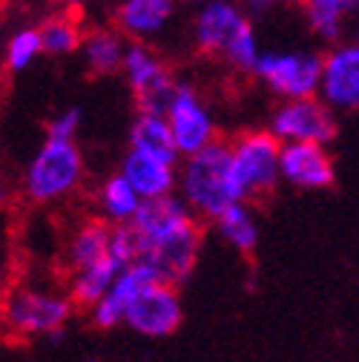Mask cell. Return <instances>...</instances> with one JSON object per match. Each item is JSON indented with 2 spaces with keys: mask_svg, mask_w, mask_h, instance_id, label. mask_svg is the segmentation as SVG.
<instances>
[{
  "mask_svg": "<svg viewBox=\"0 0 359 362\" xmlns=\"http://www.w3.org/2000/svg\"><path fill=\"white\" fill-rule=\"evenodd\" d=\"M6 202H9V187H6V181L0 178V207H4Z\"/></svg>",
  "mask_w": 359,
  "mask_h": 362,
  "instance_id": "cell-28",
  "label": "cell"
},
{
  "mask_svg": "<svg viewBox=\"0 0 359 362\" xmlns=\"http://www.w3.org/2000/svg\"><path fill=\"white\" fill-rule=\"evenodd\" d=\"M230 150L228 141H213L204 150L184 156V164L178 167L175 190L190 213L196 218H216L228 204H233V190H230Z\"/></svg>",
  "mask_w": 359,
  "mask_h": 362,
  "instance_id": "cell-2",
  "label": "cell"
},
{
  "mask_svg": "<svg viewBox=\"0 0 359 362\" xmlns=\"http://www.w3.org/2000/svg\"><path fill=\"white\" fill-rule=\"evenodd\" d=\"M40 35V52L49 55V58H69L78 52L81 47V35L83 26L78 23L75 15L64 12V15H52L37 26Z\"/></svg>",
  "mask_w": 359,
  "mask_h": 362,
  "instance_id": "cell-21",
  "label": "cell"
},
{
  "mask_svg": "<svg viewBox=\"0 0 359 362\" xmlns=\"http://www.w3.org/2000/svg\"><path fill=\"white\" fill-rule=\"evenodd\" d=\"M153 279H158L153 270L144 264V262H129L126 267H121L118 270V276L112 279V285L107 288V293L89 308V316H93V322L98 325V328H104V331H110V328H115V325H121L124 322V310H126V305L136 299V293L147 285V282H153Z\"/></svg>",
  "mask_w": 359,
  "mask_h": 362,
  "instance_id": "cell-15",
  "label": "cell"
},
{
  "mask_svg": "<svg viewBox=\"0 0 359 362\" xmlns=\"http://www.w3.org/2000/svg\"><path fill=\"white\" fill-rule=\"evenodd\" d=\"M83 178V156L75 139H49L37 147L23 173V193L35 204H55L72 196Z\"/></svg>",
  "mask_w": 359,
  "mask_h": 362,
  "instance_id": "cell-5",
  "label": "cell"
},
{
  "mask_svg": "<svg viewBox=\"0 0 359 362\" xmlns=\"http://www.w3.org/2000/svg\"><path fill=\"white\" fill-rule=\"evenodd\" d=\"M213 224H216L221 242L230 245L236 253H242V256L256 253V247H259V221H256L247 202L228 204L213 218Z\"/></svg>",
  "mask_w": 359,
  "mask_h": 362,
  "instance_id": "cell-19",
  "label": "cell"
},
{
  "mask_svg": "<svg viewBox=\"0 0 359 362\" xmlns=\"http://www.w3.org/2000/svg\"><path fill=\"white\" fill-rule=\"evenodd\" d=\"M61 4H64V6H69V9H75V6H83L86 0H61Z\"/></svg>",
  "mask_w": 359,
  "mask_h": 362,
  "instance_id": "cell-29",
  "label": "cell"
},
{
  "mask_svg": "<svg viewBox=\"0 0 359 362\" xmlns=\"http://www.w3.org/2000/svg\"><path fill=\"white\" fill-rule=\"evenodd\" d=\"M322 55L313 49H261L253 75L282 101L317 95Z\"/></svg>",
  "mask_w": 359,
  "mask_h": 362,
  "instance_id": "cell-6",
  "label": "cell"
},
{
  "mask_svg": "<svg viewBox=\"0 0 359 362\" xmlns=\"http://www.w3.org/2000/svg\"><path fill=\"white\" fill-rule=\"evenodd\" d=\"M110 228L112 224H107L104 218H93V221H83L81 228L72 233V239H69V267L72 270L93 264L107 253Z\"/></svg>",
  "mask_w": 359,
  "mask_h": 362,
  "instance_id": "cell-23",
  "label": "cell"
},
{
  "mask_svg": "<svg viewBox=\"0 0 359 362\" xmlns=\"http://www.w3.org/2000/svg\"><path fill=\"white\" fill-rule=\"evenodd\" d=\"M317 98L334 112H353L359 107V43H331V49L322 55Z\"/></svg>",
  "mask_w": 359,
  "mask_h": 362,
  "instance_id": "cell-11",
  "label": "cell"
},
{
  "mask_svg": "<svg viewBox=\"0 0 359 362\" xmlns=\"http://www.w3.org/2000/svg\"><path fill=\"white\" fill-rule=\"evenodd\" d=\"M124 49H126V37L115 26L83 29L81 47H78L86 72L89 75H98V78H110V75H118L121 72Z\"/></svg>",
  "mask_w": 359,
  "mask_h": 362,
  "instance_id": "cell-17",
  "label": "cell"
},
{
  "mask_svg": "<svg viewBox=\"0 0 359 362\" xmlns=\"http://www.w3.org/2000/svg\"><path fill=\"white\" fill-rule=\"evenodd\" d=\"M139 204H141V196L132 190V185L121 173L110 175L98 190V207H101V218L107 224H129Z\"/></svg>",
  "mask_w": 359,
  "mask_h": 362,
  "instance_id": "cell-22",
  "label": "cell"
},
{
  "mask_svg": "<svg viewBox=\"0 0 359 362\" xmlns=\"http://www.w3.org/2000/svg\"><path fill=\"white\" fill-rule=\"evenodd\" d=\"M75 305L66 293L49 288H18L0 296V325L6 334L29 337H52L58 339L69 322Z\"/></svg>",
  "mask_w": 359,
  "mask_h": 362,
  "instance_id": "cell-4",
  "label": "cell"
},
{
  "mask_svg": "<svg viewBox=\"0 0 359 362\" xmlns=\"http://www.w3.org/2000/svg\"><path fill=\"white\" fill-rule=\"evenodd\" d=\"M78 132H81V110L78 107L61 110L47 124V135H49V139H75Z\"/></svg>",
  "mask_w": 359,
  "mask_h": 362,
  "instance_id": "cell-26",
  "label": "cell"
},
{
  "mask_svg": "<svg viewBox=\"0 0 359 362\" xmlns=\"http://www.w3.org/2000/svg\"><path fill=\"white\" fill-rule=\"evenodd\" d=\"M129 228L139 245L136 259L161 282L182 285L190 279L201 250V224L175 193L141 199Z\"/></svg>",
  "mask_w": 359,
  "mask_h": 362,
  "instance_id": "cell-1",
  "label": "cell"
},
{
  "mask_svg": "<svg viewBox=\"0 0 359 362\" xmlns=\"http://www.w3.org/2000/svg\"><path fill=\"white\" fill-rule=\"evenodd\" d=\"M175 0H121L115 6V29L126 40H155L175 21Z\"/></svg>",
  "mask_w": 359,
  "mask_h": 362,
  "instance_id": "cell-14",
  "label": "cell"
},
{
  "mask_svg": "<svg viewBox=\"0 0 359 362\" xmlns=\"http://www.w3.org/2000/svg\"><path fill=\"white\" fill-rule=\"evenodd\" d=\"M40 35L35 26H26V29H18L9 40H6V66L12 72H23L29 69L37 58H40Z\"/></svg>",
  "mask_w": 359,
  "mask_h": 362,
  "instance_id": "cell-25",
  "label": "cell"
},
{
  "mask_svg": "<svg viewBox=\"0 0 359 362\" xmlns=\"http://www.w3.org/2000/svg\"><path fill=\"white\" fill-rule=\"evenodd\" d=\"M279 147L271 129H250L228 144L230 190L236 202H259L279 187Z\"/></svg>",
  "mask_w": 359,
  "mask_h": 362,
  "instance_id": "cell-3",
  "label": "cell"
},
{
  "mask_svg": "<svg viewBox=\"0 0 359 362\" xmlns=\"http://www.w3.org/2000/svg\"><path fill=\"white\" fill-rule=\"evenodd\" d=\"M141 199H158V196H170L175 193V178H178V164L155 158L144 150L129 147L121 170H118Z\"/></svg>",
  "mask_w": 359,
  "mask_h": 362,
  "instance_id": "cell-16",
  "label": "cell"
},
{
  "mask_svg": "<svg viewBox=\"0 0 359 362\" xmlns=\"http://www.w3.org/2000/svg\"><path fill=\"white\" fill-rule=\"evenodd\" d=\"M0 296H4V276H0Z\"/></svg>",
  "mask_w": 359,
  "mask_h": 362,
  "instance_id": "cell-31",
  "label": "cell"
},
{
  "mask_svg": "<svg viewBox=\"0 0 359 362\" xmlns=\"http://www.w3.org/2000/svg\"><path fill=\"white\" fill-rule=\"evenodd\" d=\"M290 4H296V0H242V9L247 12V18H264V15L279 12Z\"/></svg>",
  "mask_w": 359,
  "mask_h": 362,
  "instance_id": "cell-27",
  "label": "cell"
},
{
  "mask_svg": "<svg viewBox=\"0 0 359 362\" xmlns=\"http://www.w3.org/2000/svg\"><path fill=\"white\" fill-rule=\"evenodd\" d=\"M250 23L247 12L236 0H207V4L196 6L193 18V43L207 52V55H221V49L230 43V37Z\"/></svg>",
  "mask_w": 359,
  "mask_h": 362,
  "instance_id": "cell-13",
  "label": "cell"
},
{
  "mask_svg": "<svg viewBox=\"0 0 359 362\" xmlns=\"http://www.w3.org/2000/svg\"><path fill=\"white\" fill-rule=\"evenodd\" d=\"M182 320H184V305L178 285L153 279L126 305L121 325L147 339H167L182 328Z\"/></svg>",
  "mask_w": 359,
  "mask_h": 362,
  "instance_id": "cell-8",
  "label": "cell"
},
{
  "mask_svg": "<svg viewBox=\"0 0 359 362\" xmlns=\"http://www.w3.org/2000/svg\"><path fill=\"white\" fill-rule=\"evenodd\" d=\"M161 112L167 118V127H170L178 158L193 156V153L204 150L207 144H213L218 139V127H216L213 110L201 101V95L190 83H178L175 81V89H172V95L167 98Z\"/></svg>",
  "mask_w": 359,
  "mask_h": 362,
  "instance_id": "cell-7",
  "label": "cell"
},
{
  "mask_svg": "<svg viewBox=\"0 0 359 362\" xmlns=\"http://www.w3.org/2000/svg\"><path fill=\"white\" fill-rule=\"evenodd\" d=\"M279 181L293 190H328L336 181V164L328 144L285 141L279 147Z\"/></svg>",
  "mask_w": 359,
  "mask_h": 362,
  "instance_id": "cell-12",
  "label": "cell"
},
{
  "mask_svg": "<svg viewBox=\"0 0 359 362\" xmlns=\"http://www.w3.org/2000/svg\"><path fill=\"white\" fill-rule=\"evenodd\" d=\"M359 0H302V12L307 29L322 43H339L348 23L356 18Z\"/></svg>",
  "mask_w": 359,
  "mask_h": 362,
  "instance_id": "cell-18",
  "label": "cell"
},
{
  "mask_svg": "<svg viewBox=\"0 0 359 362\" xmlns=\"http://www.w3.org/2000/svg\"><path fill=\"white\" fill-rule=\"evenodd\" d=\"M129 147L144 150V153H150L155 158H164V161H172V164L182 161L178 153H175V144H172V135H170L164 112H155V110H139V115L132 118Z\"/></svg>",
  "mask_w": 359,
  "mask_h": 362,
  "instance_id": "cell-20",
  "label": "cell"
},
{
  "mask_svg": "<svg viewBox=\"0 0 359 362\" xmlns=\"http://www.w3.org/2000/svg\"><path fill=\"white\" fill-rule=\"evenodd\" d=\"M121 75L126 86L136 95L139 110H155L161 112L167 98L175 89V75L167 66V61L144 40H126L124 61H121Z\"/></svg>",
  "mask_w": 359,
  "mask_h": 362,
  "instance_id": "cell-9",
  "label": "cell"
},
{
  "mask_svg": "<svg viewBox=\"0 0 359 362\" xmlns=\"http://www.w3.org/2000/svg\"><path fill=\"white\" fill-rule=\"evenodd\" d=\"M175 4H184V6H201L207 0H175Z\"/></svg>",
  "mask_w": 359,
  "mask_h": 362,
  "instance_id": "cell-30",
  "label": "cell"
},
{
  "mask_svg": "<svg viewBox=\"0 0 359 362\" xmlns=\"http://www.w3.org/2000/svg\"><path fill=\"white\" fill-rule=\"evenodd\" d=\"M276 141H313V144H331L336 139V115L325 107L317 95L307 98H288L271 115V127Z\"/></svg>",
  "mask_w": 359,
  "mask_h": 362,
  "instance_id": "cell-10",
  "label": "cell"
},
{
  "mask_svg": "<svg viewBox=\"0 0 359 362\" xmlns=\"http://www.w3.org/2000/svg\"><path fill=\"white\" fill-rule=\"evenodd\" d=\"M259 52H261L259 35H256V26H253V21H250V23H245V26L230 37V43L221 49L218 58L228 64L236 75H253L256 61H259Z\"/></svg>",
  "mask_w": 359,
  "mask_h": 362,
  "instance_id": "cell-24",
  "label": "cell"
}]
</instances>
